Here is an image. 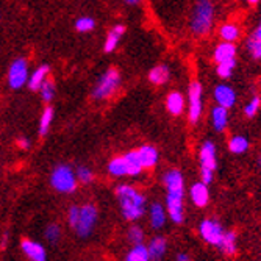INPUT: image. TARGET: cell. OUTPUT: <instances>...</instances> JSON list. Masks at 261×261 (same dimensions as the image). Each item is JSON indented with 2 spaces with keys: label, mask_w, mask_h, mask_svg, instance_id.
<instances>
[{
  "label": "cell",
  "mask_w": 261,
  "mask_h": 261,
  "mask_svg": "<svg viewBox=\"0 0 261 261\" xmlns=\"http://www.w3.org/2000/svg\"><path fill=\"white\" fill-rule=\"evenodd\" d=\"M74 27L79 33H89L96 29V20L89 16H83V17H79L74 23Z\"/></svg>",
  "instance_id": "31"
},
{
  "label": "cell",
  "mask_w": 261,
  "mask_h": 261,
  "mask_svg": "<svg viewBox=\"0 0 261 261\" xmlns=\"http://www.w3.org/2000/svg\"><path fill=\"white\" fill-rule=\"evenodd\" d=\"M259 103H261V99L259 97H253L247 105H246V108H244V113H246V116H249V117H253L256 113H258V108H259Z\"/></svg>",
  "instance_id": "38"
},
{
  "label": "cell",
  "mask_w": 261,
  "mask_h": 261,
  "mask_svg": "<svg viewBox=\"0 0 261 261\" xmlns=\"http://www.w3.org/2000/svg\"><path fill=\"white\" fill-rule=\"evenodd\" d=\"M50 75V66L49 64H41L38 66L33 72H30L27 86L30 91H39V88L45 83V80H49Z\"/></svg>",
  "instance_id": "12"
},
{
  "label": "cell",
  "mask_w": 261,
  "mask_h": 261,
  "mask_svg": "<svg viewBox=\"0 0 261 261\" xmlns=\"http://www.w3.org/2000/svg\"><path fill=\"white\" fill-rule=\"evenodd\" d=\"M99 219V211L97 206L92 203H85L80 206V215H79V221L77 225L74 228L75 234L82 240H86L91 236V233L94 231V227L97 224Z\"/></svg>",
  "instance_id": "6"
},
{
  "label": "cell",
  "mask_w": 261,
  "mask_h": 261,
  "mask_svg": "<svg viewBox=\"0 0 261 261\" xmlns=\"http://www.w3.org/2000/svg\"><path fill=\"white\" fill-rule=\"evenodd\" d=\"M219 35L224 41L227 42H233L240 38V27L234 25V23H225V25L221 27Z\"/></svg>",
  "instance_id": "29"
},
{
  "label": "cell",
  "mask_w": 261,
  "mask_h": 261,
  "mask_svg": "<svg viewBox=\"0 0 261 261\" xmlns=\"http://www.w3.org/2000/svg\"><path fill=\"white\" fill-rule=\"evenodd\" d=\"M189 99V121L196 124L202 114V85L199 82H193L188 91Z\"/></svg>",
  "instance_id": "9"
},
{
  "label": "cell",
  "mask_w": 261,
  "mask_h": 261,
  "mask_svg": "<svg viewBox=\"0 0 261 261\" xmlns=\"http://www.w3.org/2000/svg\"><path fill=\"white\" fill-rule=\"evenodd\" d=\"M116 196L119 200L121 213L124 219L135 222L141 219L146 213V197L142 196L135 186L119 185L116 188Z\"/></svg>",
  "instance_id": "2"
},
{
  "label": "cell",
  "mask_w": 261,
  "mask_h": 261,
  "mask_svg": "<svg viewBox=\"0 0 261 261\" xmlns=\"http://www.w3.org/2000/svg\"><path fill=\"white\" fill-rule=\"evenodd\" d=\"M247 2H249V4H252V5H255V4H258V2H259V0H247Z\"/></svg>",
  "instance_id": "44"
},
{
  "label": "cell",
  "mask_w": 261,
  "mask_h": 261,
  "mask_svg": "<svg viewBox=\"0 0 261 261\" xmlns=\"http://www.w3.org/2000/svg\"><path fill=\"white\" fill-rule=\"evenodd\" d=\"M8 244V233H4L2 238H0V250H5Z\"/></svg>",
  "instance_id": "40"
},
{
  "label": "cell",
  "mask_w": 261,
  "mask_h": 261,
  "mask_svg": "<svg viewBox=\"0 0 261 261\" xmlns=\"http://www.w3.org/2000/svg\"><path fill=\"white\" fill-rule=\"evenodd\" d=\"M17 147L20 150H30L32 149V141L27 136H19L17 138Z\"/></svg>",
  "instance_id": "39"
},
{
  "label": "cell",
  "mask_w": 261,
  "mask_h": 261,
  "mask_svg": "<svg viewBox=\"0 0 261 261\" xmlns=\"http://www.w3.org/2000/svg\"><path fill=\"white\" fill-rule=\"evenodd\" d=\"M215 99L216 102L221 105V107H225V108H231L236 102V94L234 91L227 86V85H219L216 86L215 89Z\"/></svg>",
  "instance_id": "14"
},
{
  "label": "cell",
  "mask_w": 261,
  "mask_h": 261,
  "mask_svg": "<svg viewBox=\"0 0 261 261\" xmlns=\"http://www.w3.org/2000/svg\"><path fill=\"white\" fill-rule=\"evenodd\" d=\"M191 199L194 202V205L197 206H205L210 200V193H208V188H206V183L200 181V183H196L191 186Z\"/></svg>",
  "instance_id": "16"
},
{
  "label": "cell",
  "mask_w": 261,
  "mask_h": 261,
  "mask_svg": "<svg viewBox=\"0 0 261 261\" xmlns=\"http://www.w3.org/2000/svg\"><path fill=\"white\" fill-rule=\"evenodd\" d=\"M125 261H149V249L142 243L133 244V247L125 255Z\"/></svg>",
  "instance_id": "25"
},
{
  "label": "cell",
  "mask_w": 261,
  "mask_h": 261,
  "mask_svg": "<svg viewBox=\"0 0 261 261\" xmlns=\"http://www.w3.org/2000/svg\"><path fill=\"white\" fill-rule=\"evenodd\" d=\"M218 75L221 79H228L231 74H233V69L236 66V61L234 60H227V61H222V63H218Z\"/></svg>",
  "instance_id": "34"
},
{
  "label": "cell",
  "mask_w": 261,
  "mask_h": 261,
  "mask_svg": "<svg viewBox=\"0 0 261 261\" xmlns=\"http://www.w3.org/2000/svg\"><path fill=\"white\" fill-rule=\"evenodd\" d=\"M164 185L168 189L166 196V208L168 215L175 224L183 222V194H185V185L183 175L178 171H169L164 175Z\"/></svg>",
  "instance_id": "1"
},
{
  "label": "cell",
  "mask_w": 261,
  "mask_h": 261,
  "mask_svg": "<svg viewBox=\"0 0 261 261\" xmlns=\"http://www.w3.org/2000/svg\"><path fill=\"white\" fill-rule=\"evenodd\" d=\"M166 222V210L161 203L153 202L150 205V224L153 228H161Z\"/></svg>",
  "instance_id": "24"
},
{
  "label": "cell",
  "mask_w": 261,
  "mask_h": 261,
  "mask_svg": "<svg viewBox=\"0 0 261 261\" xmlns=\"http://www.w3.org/2000/svg\"><path fill=\"white\" fill-rule=\"evenodd\" d=\"M54 117H55L54 108L47 105L44 108V111L41 113V117H39V128H38L39 136H45L47 133H49V130L52 127V122H54Z\"/></svg>",
  "instance_id": "22"
},
{
  "label": "cell",
  "mask_w": 261,
  "mask_h": 261,
  "mask_svg": "<svg viewBox=\"0 0 261 261\" xmlns=\"http://www.w3.org/2000/svg\"><path fill=\"white\" fill-rule=\"evenodd\" d=\"M147 249H149V259H161L166 253V249H168V243L161 236H156V238L150 241Z\"/></svg>",
  "instance_id": "23"
},
{
  "label": "cell",
  "mask_w": 261,
  "mask_h": 261,
  "mask_svg": "<svg viewBox=\"0 0 261 261\" xmlns=\"http://www.w3.org/2000/svg\"><path fill=\"white\" fill-rule=\"evenodd\" d=\"M125 2L128 4V5H138L141 0H125Z\"/></svg>",
  "instance_id": "43"
},
{
  "label": "cell",
  "mask_w": 261,
  "mask_h": 261,
  "mask_svg": "<svg viewBox=\"0 0 261 261\" xmlns=\"http://www.w3.org/2000/svg\"><path fill=\"white\" fill-rule=\"evenodd\" d=\"M30 77V70H29V63L23 58H17L14 60L10 67H8V86L14 91L27 86Z\"/></svg>",
  "instance_id": "7"
},
{
  "label": "cell",
  "mask_w": 261,
  "mask_h": 261,
  "mask_svg": "<svg viewBox=\"0 0 261 261\" xmlns=\"http://www.w3.org/2000/svg\"><path fill=\"white\" fill-rule=\"evenodd\" d=\"M121 85V74L119 70L111 67L108 69L107 72H103L99 80L94 85V89H92V97L96 100H107L110 99L113 94L117 91Z\"/></svg>",
  "instance_id": "5"
},
{
  "label": "cell",
  "mask_w": 261,
  "mask_h": 261,
  "mask_svg": "<svg viewBox=\"0 0 261 261\" xmlns=\"http://www.w3.org/2000/svg\"><path fill=\"white\" fill-rule=\"evenodd\" d=\"M136 155L144 169H152L158 161V152L152 146H142V147L136 149Z\"/></svg>",
  "instance_id": "13"
},
{
  "label": "cell",
  "mask_w": 261,
  "mask_h": 261,
  "mask_svg": "<svg viewBox=\"0 0 261 261\" xmlns=\"http://www.w3.org/2000/svg\"><path fill=\"white\" fill-rule=\"evenodd\" d=\"M213 17H215V7L211 0H197L191 19V30L194 35H206L213 25Z\"/></svg>",
  "instance_id": "4"
},
{
  "label": "cell",
  "mask_w": 261,
  "mask_h": 261,
  "mask_svg": "<svg viewBox=\"0 0 261 261\" xmlns=\"http://www.w3.org/2000/svg\"><path fill=\"white\" fill-rule=\"evenodd\" d=\"M127 238H128V241H130L132 244H139V243L144 241V231H142L141 227L133 225V227H130V230L127 231Z\"/></svg>",
  "instance_id": "35"
},
{
  "label": "cell",
  "mask_w": 261,
  "mask_h": 261,
  "mask_svg": "<svg viewBox=\"0 0 261 261\" xmlns=\"http://www.w3.org/2000/svg\"><path fill=\"white\" fill-rule=\"evenodd\" d=\"M39 96L41 99L45 102V103H50L54 99H55V94H57V88H55V83L49 79V80H45V83L39 88Z\"/></svg>",
  "instance_id": "28"
},
{
  "label": "cell",
  "mask_w": 261,
  "mask_h": 261,
  "mask_svg": "<svg viewBox=\"0 0 261 261\" xmlns=\"http://www.w3.org/2000/svg\"><path fill=\"white\" fill-rule=\"evenodd\" d=\"M219 250L228 256H233L236 253V234L233 231H225L224 238L221 241V244L218 246Z\"/></svg>",
  "instance_id": "26"
},
{
  "label": "cell",
  "mask_w": 261,
  "mask_h": 261,
  "mask_svg": "<svg viewBox=\"0 0 261 261\" xmlns=\"http://www.w3.org/2000/svg\"><path fill=\"white\" fill-rule=\"evenodd\" d=\"M199 231H200V236L202 238L211 244V246H219L222 238H224V234H225V230L224 227L216 222V221H213V219H205L202 221L200 227H199Z\"/></svg>",
  "instance_id": "8"
},
{
  "label": "cell",
  "mask_w": 261,
  "mask_h": 261,
  "mask_svg": "<svg viewBox=\"0 0 261 261\" xmlns=\"http://www.w3.org/2000/svg\"><path fill=\"white\" fill-rule=\"evenodd\" d=\"M247 47H249V50H250V54H252V57L255 60H259L261 58V39L252 36L249 39V42H247Z\"/></svg>",
  "instance_id": "36"
},
{
  "label": "cell",
  "mask_w": 261,
  "mask_h": 261,
  "mask_svg": "<svg viewBox=\"0 0 261 261\" xmlns=\"http://www.w3.org/2000/svg\"><path fill=\"white\" fill-rule=\"evenodd\" d=\"M108 172L113 177H125L128 175V163L125 156H116L108 163Z\"/></svg>",
  "instance_id": "17"
},
{
  "label": "cell",
  "mask_w": 261,
  "mask_h": 261,
  "mask_svg": "<svg viewBox=\"0 0 261 261\" xmlns=\"http://www.w3.org/2000/svg\"><path fill=\"white\" fill-rule=\"evenodd\" d=\"M253 36H255V38H258V39H261V22H259V25H258L256 32L253 33Z\"/></svg>",
  "instance_id": "42"
},
{
  "label": "cell",
  "mask_w": 261,
  "mask_h": 261,
  "mask_svg": "<svg viewBox=\"0 0 261 261\" xmlns=\"http://www.w3.org/2000/svg\"><path fill=\"white\" fill-rule=\"evenodd\" d=\"M211 117H213V125H215V128L218 132L225 130V127L228 124V108L221 107V105L216 107V108H213Z\"/></svg>",
  "instance_id": "21"
},
{
  "label": "cell",
  "mask_w": 261,
  "mask_h": 261,
  "mask_svg": "<svg viewBox=\"0 0 261 261\" xmlns=\"http://www.w3.org/2000/svg\"><path fill=\"white\" fill-rule=\"evenodd\" d=\"M20 250L30 261H45L47 259V250L45 247L33 240H22L20 241Z\"/></svg>",
  "instance_id": "10"
},
{
  "label": "cell",
  "mask_w": 261,
  "mask_h": 261,
  "mask_svg": "<svg viewBox=\"0 0 261 261\" xmlns=\"http://www.w3.org/2000/svg\"><path fill=\"white\" fill-rule=\"evenodd\" d=\"M228 149L231 153H244L249 149V141L244 136H233L228 142Z\"/></svg>",
  "instance_id": "30"
},
{
  "label": "cell",
  "mask_w": 261,
  "mask_h": 261,
  "mask_svg": "<svg viewBox=\"0 0 261 261\" xmlns=\"http://www.w3.org/2000/svg\"><path fill=\"white\" fill-rule=\"evenodd\" d=\"M236 57V47L233 42H222L216 47L215 50V61L216 63H222L227 60H234Z\"/></svg>",
  "instance_id": "19"
},
{
  "label": "cell",
  "mask_w": 261,
  "mask_h": 261,
  "mask_svg": "<svg viewBox=\"0 0 261 261\" xmlns=\"http://www.w3.org/2000/svg\"><path fill=\"white\" fill-rule=\"evenodd\" d=\"M177 259H178V261H188L189 256H188L186 253H180V255H177Z\"/></svg>",
  "instance_id": "41"
},
{
  "label": "cell",
  "mask_w": 261,
  "mask_h": 261,
  "mask_svg": "<svg viewBox=\"0 0 261 261\" xmlns=\"http://www.w3.org/2000/svg\"><path fill=\"white\" fill-rule=\"evenodd\" d=\"M44 238L50 244H57L61 240V228L58 224H49L44 230Z\"/></svg>",
  "instance_id": "32"
},
{
  "label": "cell",
  "mask_w": 261,
  "mask_h": 261,
  "mask_svg": "<svg viewBox=\"0 0 261 261\" xmlns=\"http://www.w3.org/2000/svg\"><path fill=\"white\" fill-rule=\"evenodd\" d=\"M75 175H77L79 183H83V185H88L94 180V172L88 168V166H79L75 169Z\"/></svg>",
  "instance_id": "33"
},
{
  "label": "cell",
  "mask_w": 261,
  "mask_h": 261,
  "mask_svg": "<svg viewBox=\"0 0 261 261\" xmlns=\"http://www.w3.org/2000/svg\"><path fill=\"white\" fill-rule=\"evenodd\" d=\"M124 156H125V160H127V163H128V175L136 177V175H139L142 171H144V168H142V164L139 163V158H138V155H136V150H132V152L125 153Z\"/></svg>",
  "instance_id": "27"
},
{
  "label": "cell",
  "mask_w": 261,
  "mask_h": 261,
  "mask_svg": "<svg viewBox=\"0 0 261 261\" xmlns=\"http://www.w3.org/2000/svg\"><path fill=\"white\" fill-rule=\"evenodd\" d=\"M124 33H125V27L121 25V23H119V25H114L108 32V35L105 38V44H103L105 54H111V52L116 50V47H117V44H119V41H121V38H122Z\"/></svg>",
  "instance_id": "15"
},
{
  "label": "cell",
  "mask_w": 261,
  "mask_h": 261,
  "mask_svg": "<svg viewBox=\"0 0 261 261\" xmlns=\"http://www.w3.org/2000/svg\"><path fill=\"white\" fill-rule=\"evenodd\" d=\"M171 77V72H169V67L166 66V64H160V66H155L150 69V72H149V80L150 83L153 85H164L166 82L169 80Z\"/></svg>",
  "instance_id": "20"
},
{
  "label": "cell",
  "mask_w": 261,
  "mask_h": 261,
  "mask_svg": "<svg viewBox=\"0 0 261 261\" xmlns=\"http://www.w3.org/2000/svg\"><path fill=\"white\" fill-rule=\"evenodd\" d=\"M79 180L75 171L69 164H58L50 174V186L60 194H72L77 189Z\"/></svg>",
  "instance_id": "3"
},
{
  "label": "cell",
  "mask_w": 261,
  "mask_h": 261,
  "mask_svg": "<svg viewBox=\"0 0 261 261\" xmlns=\"http://www.w3.org/2000/svg\"><path fill=\"white\" fill-rule=\"evenodd\" d=\"M216 147L211 141L203 142V146L200 149V169H208L215 171L216 169Z\"/></svg>",
  "instance_id": "11"
},
{
  "label": "cell",
  "mask_w": 261,
  "mask_h": 261,
  "mask_svg": "<svg viewBox=\"0 0 261 261\" xmlns=\"http://www.w3.org/2000/svg\"><path fill=\"white\" fill-rule=\"evenodd\" d=\"M166 108L168 111L172 114V116H180L183 113V108H185V99L180 92L174 91L171 92L168 99H166Z\"/></svg>",
  "instance_id": "18"
},
{
  "label": "cell",
  "mask_w": 261,
  "mask_h": 261,
  "mask_svg": "<svg viewBox=\"0 0 261 261\" xmlns=\"http://www.w3.org/2000/svg\"><path fill=\"white\" fill-rule=\"evenodd\" d=\"M79 215H80V206L74 205V206H70L69 211H67V224L70 228H75L77 225V221H79Z\"/></svg>",
  "instance_id": "37"
}]
</instances>
